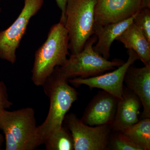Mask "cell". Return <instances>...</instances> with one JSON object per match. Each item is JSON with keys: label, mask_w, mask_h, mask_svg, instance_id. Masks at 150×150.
<instances>
[{"label": "cell", "mask_w": 150, "mask_h": 150, "mask_svg": "<svg viewBox=\"0 0 150 150\" xmlns=\"http://www.w3.org/2000/svg\"><path fill=\"white\" fill-rule=\"evenodd\" d=\"M69 83V79L62 74L58 67L43 85L44 92L50 100V106L45 121L37 127L40 145L62 127L67 112L78 99L79 93Z\"/></svg>", "instance_id": "obj_1"}, {"label": "cell", "mask_w": 150, "mask_h": 150, "mask_svg": "<svg viewBox=\"0 0 150 150\" xmlns=\"http://www.w3.org/2000/svg\"><path fill=\"white\" fill-rule=\"evenodd\" d=\"M69 38L64 25L59 22L50 28L45 42L35 52L31 79L35 86H43L55 68L68 60Z\"/></svg>", "instance_id": "obj_2"}, {"label": "cell", "mask_w": 150, "mask_h": 150, "mask_svg": "<svg viewBox=\"0 0 150 150\" xmlns=\"http://www.w3.org/2000/svg\"><path fill=\"white\" fill-rule=\"evenodd\" d=\"M35 112L31 107L0 112V129L4 134L6 150H33L40 144Z\"/></svg>", "instance_id": "obj_3"}, {"label": "cell", "mask_w": 150, "mask_h": 150, "mask_svg": "<svg viewBox=\"0 0 150 150\" xmlns=\"http://www.w3.org/2000/svg\"><path fill=\"white\" fill-rule=\"evenodd\" d=\"M96 3L97 0H68L64 25L71 54L81 51L90 38L94 34Z\"/></svg>", "instance_id": "obj_4"}, {"label": "cell", "mask_w": 150, "mask_h": 150, "mask_svg": "<svg viewBox=\"0 0 150 150\" xmlns=\"http://www.w3.org/2000/svg\"><path fill=\"white\" fill-rule=\"evenodd\" d=\"M96 35H93L87 41L83 50L71 54L64 66L59 67L61 72L68 79L79 77L87 78L102 74L123 64L125 62L118 59L108 61L93 49L96 42Z\"/></svg>", "instance_id": "obj_5"}, {"label": "cell", "mask_w": 150, "mask_h": 150, "mask_svg": "<svg viewBox=\"0 0 150 150\" xmlns=\"http://www.w3.org/2000/svg\"><path fill=\"white\" fill-rule=\"evenodd\" d=\"M44 0H24L21 12L10 26L0 31V59L11 64L16 61V52L25 34L30 20L42 8Z\"/></svg>", "instance_id": "obj_6"}, {"label": "cell", "mask_w": 150, "mask_h": 150, "mask_svg": "<svg viewBox=\"0 0 150 150\" xmlns=\"http://www.w3.org/2000/svg\"><path fill=\"white\" fill-rule=\"evenodd\" d=\"M64 121L72 137L74 150H105L108 149L112 131L110 125L88 126L72 113L67 114Z\"/></svg>", "instance_id": "obj_7"}, {"label": "cell", "mask_w": 150, "mask_h": 150, "mask_svg": "<svg viewBox=\"0 0 150 150\" xmlns=\"http://www.w3.org/2000/svg\"><path fill=\"white\" fill-rule=\"evenodd\" d=\"M128 58L125 63L113 71L87 78H74L69 79L74 85H85L90 88L101 89L115 97L118 100L123 96V83L126 71L129 67L139 60L135 51L128 50Z\"/></svg>", "instance_id": "obj_8"}, {"label": "cell", "mask_w": 150, "mask_h": 150, "mask_svg": "<svg viewBox=\"0 0 150 150\" xmlns=\"http://www.w3.org/2000/svg\"><path fill=\"white\" fill-rule=\"evenodd\" d=\"M146 7L150 8V0H97L95 24L104 25L123 21Z\"/></svg>", "instance_id": "obj_9"}, {"label": "cell", "mask_w": 150, "mask_h": 150, "mask_svg": "<svg viewBox=\"0 0 150 150\" xmlns=\"http://www.w3.org/2000/svg\"><path fill=\"white\" fill-rule=\"evenodd\" d=\"M118 103L115 97L104 91L100 92L89 103L81 120L90 126L111 125L115 118Z\"/></svg>", "instance_id": "obj_10"}, {"label": "cell", "mask_w": 150, "mask_h": 150, "mask_svg": "<svg viewBox=\"0 0 150 150\" xmlns=\"http://www.w3.org/2000/svg\"><path fill=\"white\" fill-rule=\"evenodd\" d=\"M124 82L127 88L140 99L143 107L142 118H150V64L142 68L131 65L126 71Z\"/></svg>", "instance_id": "obj_11"}, {"label": "cell", "mask_w": 150, "mask_h": 150, "mask_svg": "<svg viewBox=\"0 0 150 150\" xmlns=\"http://www.w3.org/2000/svg\"><path fill=\"white\" fill-rule=\"evenodd\" d=\"M141 104L138 97L123 87V96L118 100L115 118L110 125L112 131L122 132L138 122Z\"/></svg>", "instance_id": "obj_12"}, {"label": "cell", "mask_w": 150, "mask_h": 150, "mask_svg": "<svg viewBox=\"0 0 150 150\" xmlns=\"http://www.w3.org/2000/svg\"><path fill=\"white\" fill-rule=\"evenodd\" d=\"M136 14L127 19L115 23L104 25L95 24L94 34L97 40L96 45L93 46L94 50L105 59H109L110 48L113 41L132 23Z\"/></svg>", "instance_id": "obj_13"}, {"label": "cell", "mask_w": 150, "mask_h": 150, "mask_svg": "<svg viewBox=\"0 0 150 150\" xmlns=\"http://www.w3.org/2000/svg\"><path fill=\"white\" fill-rule=\"evenodd\" d=\"M115 40L128 50L135 51L144 65L150 64V42L133 22Z\"/></svg>", "instance_id": "obj_14"}, {"label": "cell", "mask_w": 150, "mask_h": 150, "mask_svg": "<svg viewBox=\"0 0 150 150\" xmlns=\"http://www.w3.org/2000/svg\"><path fill=\"white\" fill-rule=\"evenodd\" d=\"M122 132L143 150H150V118H143Z\"/></svg>", "instance_id": "obj_15"}, {"label": "cell", "mask_w": 150, "mask_h": 150, "mask_svg": "<svg viewBox=\"0 0 150 150\" xmlns=\"http://www.w3.org/2000/svg\"><path fill=\"white\" fill-rule=\"evenodd\" d=\"M47 150H73L74 143L71 134L63 126L51 134L44 144Z\"/></svg>", "instance_id": "obj_16"}, {"label": "cell", "mask_w": 150, "mask_h": 150, "mask_svg": "<svg viewBox=\"0 0 150 150\" xmlns=\"http://www.w3.org/2000/svg\"><path fill=\"white\" fill-rule=\"evenodd\" d=\"M115 132L110 135L108 144L114 150H143L122 132Z\"/></svg>", "instance_id": "obj_17"}, {"label": "cell", "mask_w": 150, "mask_h": 150, "mask_svg": "<svg viewBox=\"0 0 150 150\" xmlns=\"http://www.w3.org/2000/svg\"><path fill=\"white\" fill-rule=\"evenodd\" d=\"M133 22L139 28L150 42V8H142L136 14Z\"/></svg>", "instance_id": "obj_18"}, {"label": "cell", "mask_w": 150, "mask_h": 150, "mask_svg": "<svg viewBox=\"0 0 150 150\" xmlns=\"http://www.w3.org/2000/svg\"><path fill=\"white\" fill-rule=\"evenodd\" d=\"M12 105V103L9 100L5 83L2 81H0V112L2 109L10 108Z\"/></svg>", "instance_id": "obj_19"}, {"label": "cell", "mask_w": 150, "mask_h": 150, "mask_svg": "<svg viewBox=\"0 0 150 150\" xmlns=\"http://www.w3.org/2000/svg\"><path fill=\"white\" fill-rule=\"evenodd\" d=\"M56 1L57 6L62 11L61 18L59 22L64 25L66 21L65 13L68 0H56Z\"/></svg>", "instance_id": "obj_20"}, {"label": "cell", "mask_w": 150, "mask_h": 150, "mask_svg": "<svg viewBox=\"0 0 150 150\" xmlns=\"http://www.w3.org/2000/svg\"><path fill=\"white\" fill-rule=\"evenodd\" d=\"M4 136L1 134H0V150L1 149V147L4 143Z\"/></svg>", "instance_id": "obj_21"}, {"label": "cell", "mask_w": 150, "mask_h": 150, "mask_svg": "<svg viewBox=\"0 0 150 150\" xmlns=\"http://www.w3.org/2000/svg\"><path fill=\"white\" fill-rule=\"evenodd\" d=\"M1 0H0V14L2 11L1 7Z\"/></svg>", "instance_id": "obj_22"}]
</instances>
